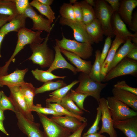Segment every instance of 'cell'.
<instances>
[{
  "instance_id": "obj_1",
  "label": "cell",
  "mask_w": 137,
  "mask_h": 137,
  "mask_svg": "<svg viewBox=\"0 0 137 137\" xmlns=\"http://www.w3.org/2000/svg\"><path fill=\"white\" fill-rule=\"evenodd\" d=\"M42 33V31H34L26 27L17 32V44L15 50L10 59L6 62L5 65L0 67V74L2 75L8 74V68L11 62L12 61L14 62V57L26 45L33 43H42L45 38L41 37Z\"/></svg>"
},
{
  "instance_id": "obj_2",
  "label": "cell",
  "mask_w": 137,
  "mask_h": 137,
  "mask_svg": "<svg viewBox=\"0 0 137 137\" xmlns=\"http://www.w3.org/2000/svg\"><path fill=\"white\" fill-rule=\"evenodd\" d=\"M50 33H48L41 43L29 44L32 53L27 59L32 61L33 63L39 65L42 68H49L54 58V51L47 44Z\"/></svg>"
},
{
  "instance_id": "obj_3",
  "label": "cell",
  "mask_w": 137,
  "mask_h": 137,
  "mask_svg": "<svg viewBox=\"0 0 137 137\" xmlns=\"http://www.w3.org/2000/svg\"><path fill=\"white\" fill-rule=\"evenodd\" d=\"M78 78L79 84L75 91L91 96L98 103L101 98L100 93L108 83L96 81L92 79L89 74L81 72Z\"/></svg>"
},
{
  "instance_id": "obj_4",
  "label": "cell",
  "mask_w": 137,
  "mask_h": 137,
  "mask_svg": "<svg viewBox=\"0 0 137 137\" xmlns=\"http://www.w3.org/2000/svg\"><path fill=\"white\" fill-rule=\"evenodd\" d=\"M55 40L56 44L60 48L72 53L83 59H89L92 55L93 49L92 45L90 44L68 39L63 34L61 40L55 39Z\"/></svg>"
},
{
  "instance_id": "obj_5",
  "label": "cell",
  "mask_w": 137,
  "mask_h": 137,
  "mask_svg": "<svg viewBox=\"0 0 137 137\" xmlns=\"http://www.w3.org/2000/svg\"><path fill=\"white\" fill-rule=\"evenodd\" d=\"M95 2L94 9L96 17L101 25L104 35L112 37L114 35L111 22L114 12L105 0H97Z\"/></svg>"
},
{
  "instance_id": "obj_6",
  "label": "cell",
  "mask_w": 137,
  "mask_h": 137,
  "mask_svg": "<svg viewBox=\"0 0 137 137\" xmlns=\"http://www.w3.org/2000/svg\"><path fill=\"white\" fill-rule=\"evenodd\" d=\"M108 107L113 121L122 120L137 116V112L113 96L106 99Z\"/></svg>"
},
{
  "instance_id": "obj_7",
  "label": "cell",
  "mask_w": 137,
  "mask_h": 137,
  "mask_svg": "<svg viewBox=\"0 0 137 137\" xmlns=\"http://www.w3.org/2000/svg\"><path fill=\"white\" fill-rule=\"evenodd\" d=\"M137 73V61L126 57L107 73L102 82H108L115 78L124 75L135 76Z\"/></svg>"
},
{
  "instance_id": "obj_8",
  "label": "cell",
  "mask_w": 137,
  "mask_h": 137,
  "mask_svg": "<svg viewBox=\"0 0 137 137\" xmlns=\"http://www.w3.org/2000/svg\"><path fill=\"white\" fill-rule=\"evenodd\" d=\"M8 88L10 91L9 98L16 112L20 113L28 120L34 121V116L32 111L25 102L20 87L14 86Z\"/></svg>"
},
{
  "instance_id": "obj_9",
  "label": "cell",
  "mask_w": 137,
  "mask_h": 137,
  "mask_svg": "<svg viewBox=\"0 0 137 137\" xmlns=\"http://www.w3.org/2000/svg\"><path fill=\"white\" fill-rule=\"evenodd\" d=\"M37 114L42 125L45 137H68L71 134L68 129L61 126L45 115Z\"/></svg>"
},
{
  "instance_id": "obj_10",
  "label": "cell",
  "mask_w": 137,
  "mask_h": 137,
  "mask_svg": "<svg viewBox=\"0 0 137 137\" xmlns=\"http://www.w3.org/2000/svg\"><path fill=\"white\" fill-rule=\"evenodd\" d=\"M101 112V119L102 125L98 133H106L109 137H118L116 131L113 126V121L110 111L107 106L106 99L100 98L98 103Z\"/></svg>"
},
{
  "instance_id": "obj_11",
  "label": "cell",
  "mask_w": 137,
  "mask_h": 137,
  "mask_svg": "<svg viewBox=\"0 0 137 137\" xmlns=\"http://www.w3.org/2000/svg\"><path fill=\"white\" fill-rule=\"evenodd\" d=\"M20 130L28 137H45L39 129L40 124L26 118L20 113L15 112Z\"/></svg>"
},
{
  "instance_id": "obj_12",
  "label": "cell",
  "mask_w": 137,
  "mask_h": 137,
  "mask_svg": "<svg viewBox=\"0 0 137 137\" xmlns=\"http://www.w3.org/2000/svg\"><path fill=\"white\" fill-rule=\"evenodd\" d=\"M23 14L26 18H29L32 20L33 25L32 29L50 33L54 24L52 25V23L48 19L38 14L30 4Z\"/></svg>"
},
{
  "instance_id": "obj_13",
  "label": "cell",
  "mask_w": 137,
  "mask_h": 137,
  "mask_svg": "<svg viewBox=\"0 0 137 137\" xmlns=\"http://www.w3.org/2000/svg\"><path fill=\"white\" fill-rule=\"evenodd\" d=\"M59 23L62 25H67L71 28L73 32L74 38L77 41L91 45L94 43L88 35L85 29V25L83 23L61 17Z\"/></svg>"
},
{
  "instance_id": "obj_14",
  "label": "cell",
  "mask_w": 137,
  "mask_h": 137,
  "mask_svg": "<svg viewBox=\"0 0 137 137\" xmlns=\"http://www.w3.org/2000/svg\"><path fill=\"white\" fill-rule=\"evenodd\" d=\"M112 25L114 35L126 41L137 37V33H132L127 29L126 25L117 12L114 13Z\"/></svg>"
},
{
  "instance_id": "obj_15",
  "label": "cell",
  "mask_w": 137,
  "mask_h": 137,
  "mask_svg": "<svg viewBox=\"0 0 137 137\" xmlns=\"http://www.w3.org/2000/svg\"><path fill=\"white\" fill-rule=\"evenodd\" d=\"M28 71L27 68L17 69L9 74L0 76V87L6 85L9 87L20 86L25 82L24 78Z\"/></svg>"
},
{
  "instance_id": "obj_16",
  "label": "cell",
  "mask_w": 137,
  "mask_h": 137,
  "mask_svg": "<svg viewBox=\"0 0 137 137\" xmlns=\"http://www.w3.org/2000/svg\"><path fill=\"white\" fill-rule=\"evenodd\" d=\"M114 128L122 132L127 137H137V116L122 120L113 121Z\"/></svg>"
},
{
  "instance_id": "obj_17",
  "label": "cell",
  "mask_w": 137,
  "mask_h": 137,
  "mask_svg": "<svg viewBox=\"0 0 137 137\" xmlns=\"http://www.w3.org/2000/svg\"><path fill=\"white\" fill-rule=\"evenodd\" d=\"M63 54L76 68L77 72H81L88 74L90 73L92 65L90 61L84 60L77 55L60 48Z\"/></svg>"
},
{
  "instance_id": "obj_18",
  "label": "cell",
  "mask_w": 137,
  "mask_h": 137,
  "mask_svg": "<svg viewBox=\"0 0 137 137\" xmlns=\"http://www.w3.org/2000/svg\"><path fill=\"white\" fill-rule=\"evenodd\" d=\"M120 1L119 7L118 11L121 18L130 29L133 10L137 6V0H123Z\"/></svg>"
},
{
  "instance_id": "obj_19",
  "label": "cell",
  "mask_w": 137,
  "mask_h": 137,
  "mask_svg": "<svg viewBox=\"0 0 137 137\" xmlns=\"http://www.w3.org/2000/svg\"><path fill=\"white\" fill-rule=\"evenodd\" d=\"M113 96L127 105L133 110H137V95L129 92L114 87L112 90Z\"/></svg>"
},
{
  "instance_id": "obj_20",
  "label": "cell",
  "mask_w": 137,
  "mask_h": 137,
  "mask_svg": "<svg viewBox=\"0 0 137 137\" xmlns=\"http://www.w3.org/2000/svg\"><path fill=\"white\" fill-rule=\"evenodd\" d=\"M126 41L119 37L115 36L112 42L111 47L102 65L100 74L101 82L107 73L109 66L112 61L118 49Z\"/></svg>"
},
{
  "instance_id": "obj_21",
  "label": "cell",
  "mask_w": 137,
  "mask_h": 137,
  "mask_svg": "<svg viewBox=\"0 0 137 137\" xmlns=\"http://www.w3.org/2000/svg\"><path fill=\"white\" fill-rule=\"evenodd\" d=\"M55 52L54 60L50 66L47 70L52 72L58 69H67L71 70L74 74L77 72L76 68L68 63L62 55L60 48L56 44L54 46Z\"/></svg>"
},
{
  "instance_id": "obj_22",
  "label": "cell",
  "mask_w": 137,
  "mask_h": 137,
  "mask_svg": "<svg viewBox=\"0 0 137 137\" xmlns=\"http://www.w3.org/2000/svg\"><path fill=\"white\" fill-rule=\"evenodd\" d=\"M49 118L72 133L77 130L83 123L82 122L74 117L67 115H53Z\"/></svg>"
},
{
  "instance_id": "obj_23",
  "label": "cell",
  "mask_w": 137,
  "mask_h": 137,
  "mask_svg": "<svg viewBox=\"0 0 137 137\" xmlns=\"http://www.w3.org/2000/svg\"><path fill=\"white\" fill-rule=\"evenodd\" d=\"M86 31L93 43H98L102 41L104 35L101 25L96 18L90 23L85 25Z\"/></svg>"
},
{
  "instance_id": "obj_24",
  "label": "cell",
  "mask_w": 137,
  "mask_h": 137,
  "mask_svg": "<svg viewBox=\"0 0 137 137\" xmlns=\"http://www.w3.org/2000/svg\"><path fill=\"white\" fill-rule=\"evenodd\" d=\"M26 17L23 14H18L1 27L0 31L6 35L11 31L18 32L25 27Z\"/></svg>"
},
{
  "instance_id": "obj_25",
  "label": "cell",
  "mask_w": 137,
  "mask_h": 137,
  "mask_svg": "<svg viewBox=\"0 0 137 137\" xmlns=\"http://www.w3.org/2000/svg\"><path fill=\"white\" fill-rule=\"evenodd\" d=\"M136 47L137 45L132 42L131 39L127 40L123 45L117 51L109 66L107 73L126 57L131 49Z\"/></svg>"
},
{
  "instance_id": "obj_26",
  "label": "cell",
  "mask_w": 137,
  "mask_h": 137,
  "mask_svg": "<svg viewBox=\"0 0 137 137\" xmlns=\"http://www.w3.org/2000/svg\"><path fill=\"white\" fill-rule=\"evenodd\" d=\"M79 82L78 80H75L66 86L60 88L50 93L49 98L47 99L46 103H55L59 104L62 99L74 85Z\"/></svg>"
},
{
  "instance_id": "obj_27",
  "label": "cell",
  "mask_w": 137,
  "mask_h": 137,
  "mask_svg": "<svg viewBox=\"0 0 137 137\" xmlns=\"http://www.w3.org/2000/svg\"><path fill=\"white\" fill-rule=\"evenodd\" d=\"M19 87L25 102L30 110L34 105L33 101L36 95L35 88L31 83L25 82Z\"/></svg>"
},
{
  "instance_id": "obj_28",
  "label": "cell",
  "mask_w": 137,
  "mask_h": 137,
  "mask_svg": "<svg viewBox=\"0 0 137 137\" xmlns=\"http://www.w3.org/2000/svg\"><path fill=\"white\" fill-rule=\"evenodd\" d=\"M0 14L8 16L11 20L18 14L14 0H0Z\"/></svg>"
},
{
  "instance_id": "obj_29",
  "label": "cell",
  "mask_w": 137,
  "mask_h": 137,
  "mask_svg": "<svg viewBox=\"0 0 137 137\" xmlns=\"http://www.w3.org/2000/svg\"><path fill=\"white\" fill-rule=\"evenodd\" d=\"M30 3V5L36 8L41 14L45 16L52 23L55 19V13L50 6L44 5L37 0H33Z\"/></svg>"
},
{
  "instance_id": "obj_30",
  "label": "cell",
  "mask_w": 137,
  "mask_h": 137,
  "mask_svg": "<svg viewBox=\"0 0 137 137\" xmlns=\"http://www.w3.org/2000/svg\"><path fill=\"white\" fill-rule=\"evenodd\" d=\"M34 77L38 80L44 83L57 79L65 78V76H59L56 75L51 72L44 71L37 68L31 71Z\"/></svg>"
},
{
  "instance_id": "obj_31",
  "label": "cell",
  "mask_w": 137,
  "mask_h": 137,
  "mask_svg": "<svg viewBox=\"0 0 137 137\" xmlns=\"http://www.w3.org/2000/svg\"><path fill=\"white\" fill-rule=\"evenodd\" d=\"M82 13L83 22L85 25L87 24L96 19L94 9L89 5L85 0L80 2Z\"/></svg>"
},
{
  "instance_id": "obj_32",
  "label": "cell",
  "mask_w": 137,
  "mask_h": 137,
  "mask_svg": "<svg viewBox=\"0 0 137 137\" xmlns=\"http://www.w3.org/2000/svg\"><path fill=\"white\" fill-rule=\"evenodd\" d=\"M59 104L74 114L81 116L84 113L83 110L79 108L71 99L70 91L62 99Z\"/></svg>"
},
{
  "instance_id": "obj_33",
  "label": "cell",
  "mask_w": 137,
  "mask_h": 137,
  "mask_svg": "<svg viewBox=\"0 0 137 137\" xmlns=\"http://www.w3.org/2000/svg\"><path fill=\"white\" fill-rule=\"evenodd\" d=\"M101 52L97 49L95 52V59L94 64L90 73L89 76L94 80L98 82H101L100 74L101 67L100 63V58Z\"/></svg>"
},
{
  "instance_id": "obj_34",
  "label": "cell",
  "mask_w": 137,
  "mask_h": 137,
  "mask_svg": "<svg viewBox=\"0 0 137 137\" xmlns=\"http://www.w3.org/2000/svg\"><path fill=\"white\" fill-rule=\"evenodd\" d=\"M66 85L67 84L62 80H58L56 81H48L44 83L42 86L35 88V93L36 94L46 91L56 90Z\"/></svg>"
},
{
  "instance_id": "obj_35",
  "label": "cell",
  "mask_w": 137,
  "mask_h": 137,
  "mask_svg": "<svg viewBox=\"0 0 137 137\" xmlns=\"http://www.w3.org/2000/svg\"><path fill=\"white\" fill-rule=\"evenodd\" d=\"M46 107L50 108L57 112L64 115L74 117L83 122H87V119L81 116L76 115L71 112L60 104L55 103H46Z\"/></svg>"
},
{
  "instance_id": "obj_36",
  "label": "cell",
  "mask_w": 137,
  "mask_h": 137,
  "mask_svg": "<svg viewBox=\"0 0 137 137\" xmlns=\"http://www.w3.org/2000/svg\"><path fill=\"white\" fill-rule=\"evenodd\" d=\"M61 17L73 21H76L73 5L70 3H64L59 11Z\"/></svg>"
},
{
  "instance_id": "obj_37",
  "label": "cell",
  "mask_w": 137,
  "mask_h": 137,
  "mask_svg": "<svg viewBox=\"0 0 137 137\" xmlns=\"http://www.w3.org/2000/svg\"><path fill=\"white\" fill-rule=\"evenodd\" d=\"M70 90V95L72 100L76 104L77 106L81 110L89 112L90 111L85 109L83 106L84 100L88 96L82 93H77L72 89Z\"/></svg>"
},
{
  "instance_id": "obj_38",
  "label": "cell",
  "mask_w": 137,
  "mask_h": 137,
  "mask_svg": "<svg viewBox=\"0 0 137 137\" xmlns=\"http://www.w3.org/2000/svg\"><path fill=\"white\" fill-rule=\"evenodd\" d=\"M31 111L43 114H52L53 116H63V114L58 113L53 110L47 108L43 107L41 104H37L33 105L30 109Z\"/></svg>"
},
{
  "instance_id": "obj_39",
  "label": "cell",
  "mask_w": 137,
  "mask_h": 137,
  "mask_svg": "<svg viewBox=\"0 0 137 137\" xmlns=\"http://www.w3.org/2000/svg\"><path fill=\"white\" fill-rule=\"evenodd\" d=\"M1 96L0 100V109L3 111L6 110H10L15 113L16 111L9 97L6 95L3 91H1Z\"/></svg>"
},
{
  "instance_id": "obj_40",
  "label": "cell",
  "mask_w": 137,
  "mask_h": 137,
  "mask_svg": "<svg viewBox=\"0 0 137 137\" xmlns=\"http://www.w3.org/2000/svg\"><path fill=\"white\" fill-rule=\"evenodd\" d=\"M97 113L96 119L92 126L83 135V136L88 135L96 133L98 130L99 127L98 125L101 119V112L99 106L97 108Z\"/></svg>"
},
{
  "instance_id": "obj_41",
  "label": "cell",
  "mask_w": 137,
  "mask_h": 137,
  "mask_svg": "<svg viewBox=\"0 0 137 137\" xmlns=\"http://www.w3.org/2000/svg\"><path fill=\"white\" fill-rule=\"evenodd\" d=\"M112 38L110 36H108L105 40L100 58V63L101 68L111 47L112 43Z\"/></svg>"
},
{
  "instance_id": "obj_42",
  "label": "cell",
  "mask_w": 137,
  "mask_h": 137,
  "mask_svg": "<svg viewBox=\"0 0 137 137\" xmlns=\"http://www.w3.org/2000/svg\"><path fill=\"white\" fill-rule=\"evenodd\" d=\"M18 14H23L30 4L28 0H14Z\"/></svg>"
},
{
  "instance_id": "obj_43",
  "label": "cell",
  "mask_w": 137,
  "mask_h": 137,
  "mask_svg": "<svg viewBox=\"0 0 137 137\" xmlns=\"http://www.w3.org/2000/svg\"><path fill=\"white\" fill-rule=\"evenodd\" d=\"M73 7L76 21L83 23L82 11L80 2L77 1L73 4Z\"/></svg>"
},
{
  "instance_id": "obj_44",
  "label": "cell",
  "mask_w": 137,
  "mask_h": 137,
  "mask_svg": "<svg viewBox=\"0 0 137 137\" xmlns=\"http://www.w3.org/2000/svg\"><path fill=\"white\" fill-rule=\"evenodd\" d=\"M114 87L129 92L137 95V88L128 85L125 81L117 82L114 85Z\"/></svg>"
},
{
  "instance_id": "obj_45",
  "label": "cell",
  "mask_w": 137,
  "mask_h": 137,
  "mask_svg": "<svg viewBox=\"0 0 137 137\" xmlns=\"http://www.w3.org/2000/svg\"><path fill=\"white\" fill-rule=\"evenodd\" d=\"M105 1L110 5L113 12H117L120 4V1L119 0H106Z\"/></svg>"
},
{
  "instance_id": "obj_46",
  "label": "cell",
  "mask_w": 137,
  "mask_h": 137,
  "mask_svg": "<svg viewBox=\"0 0 137 137\" xmlns=\"http://www.w3.org/2000/svg\"><path fill=\"white\" fill-rule=\"evenodd\" d=\"M87 125V122H83L81 126L68 137H81L82 132Z\"/></svg>"
},
{
  "instance_id": "obj_47",
  "label": "cell",
  "mask_w": 137,
  "mask_h": 137,
  "mask_svg": "<svg viewBox=\"0 0 137 137\" xmlns=\"http://www.w3.org/2000/svg\"><path fill=\"white\" fill-rule=\"evenodd\" d=\"M126 57L133 60H137V47L131 49L127 55Z\"/></svg>"
},
{
  "instance_id": "obj_48",
  "label": "cell",
  "mask_w": 137,
  "mask_h": 137,
  "mask_svg": "<svg viewBox=\"0 0 137 137\" xmlns=\"http://www.w3.org/2000/svg\"><path fill=\"white\" fill-rule=\"evenodd\" d=\"M132 31L137 33V13H135L132 17L131 27L130 29Z\"/></svg>"
},
{
  "instance_id": "obj_49",
  "label": "cell",
  "mask_w": 137,
  "mask_h": 137,
  "mask_svg": "<svg viewBox=\"0 0 137 137\" xmlns=\"http://www.w3.org/2000/svg\"><path fill=\"white\" fill-rule=\"evenodd\" d=\"M11 20L9 16L0 14V27H2L6 24L7 21L9 22Z\"/></svg>"
},
{
  "instance_id": "obj_50",
  "label": "cell",
  "mask_w": 137,
  "mask_h": 137,
  "mask_svg": "<svg viewBox=\"0 0 137 137\" xmlns=\"http://www.w3.org/2000/svg\"><path fill=\"white\" fill-rule=\"evenodd\" d=\"M41 3L47 6H50L52 3L53 0H37Z\"/></svg>"
},
{
  "instance_id": "obj_51",
  "label": "cell",
  "mask_w": 137,
  "mask_h": 137,
  "mask_svg": "<svg viewBox=\"0 0 137 137\" xmlns=\"http://www.w3.org/2000/svg\"><path fill=\"white\" fill-rule=\"evenodd\" d=\"M82 137H106L104 135L96 133L94 134H89Z\"/></svg>"
},
{
  "instance_id": "obj_52",
  "label": "cell",
  "mask_w": 137,
  "mask_h": 137,
  "mask_svg": "<svg viewBox=\"0 0 137 137\" xmlns=\"http://www.w3.org/2000/svg\"><path fill=\"white\" fill-rule=\"evenodd\" d=\"M0 131H1L7 136H9V134L5 130L4 126L3 121L0 120Z\"/></svg>"
},
{
  "instance_id": "obj_53",
  "label": "cell",
  "mask_w": 137,
  "mask_h": 137,
  "mask_svg": "<svg viewBox=\"0 0 137 137\" xmlns=\"http://www.w3.org/2000/svg\"><path fill=\"white\" fill-rule=\"evenodd\" d=\"M6 35L0 31V58L1 57V43L4 36Z\"/></svg>"
},
{
  "instance_id": "obj_54",
  "label": "cell",
  "mask_w": 137,
  "mask_h": 137,
  "mask_svg": "<svg viewBox=\"0 0 137 137\" xmlns=\"http://www.w3.org/2000/svg\"><path fill=\"white\" fill-rule=\"evenodd\" d=\"M86 2L89 5L92 7H95V1L93 0H85Z\"/></svg>"
},
{
  "instance_id": "obj_55",
  "label": "cell",
  "mask_w": 137,
  "mask_h": 137,
  "mask_svg": "<svg viewBox=\"0 0 137 137\" xmlns=\"http://www.w3.org/2000/svg\"><path fill=\"white\" fill-rule=\"evenodd\" d=\"M3 112V111L0 109V120L2 121L5 119Z\"/></svg>"
},
{
  "instance_id": "obj_56",
  "label": "cell",
  "mask_w": 137,
  "mask_h": 137,
  "mask_svg": "<svg viewBox=\"0 0 137 137\" xmlns=\"http://www.w3.org/2000/svg\"><path fill=\"white\" fill-rule=\"evenodd\" d=\"M77 1L76 0H70V3L72 4H74Z\"/></svg>"
},
{
  "instance_id": "obj_57",
  "label": "cell",
  "mask_w": 137,
  "mask_h": 137,
  "mask_svg": "<svg viewBox=\"0 0 137 137\" xmlns=\"http://www.w3.org/2000/svg\"><path fill=\"white\" fill-rule=\"evenodd\" d=\"M1 91H0V100L1 99Z\"/></svg>"
},
{
  "instance_id": "obj_58",
  "label": "cell",
  "mask_w": 137,
  "mask_h": 137,
  "mask_svg": "<svg viewBox=\"0 0 137 137\" xmlns=\"http://www.w3.org/2000/svg\"><path fill=\"white\" fill-rule=\"evenodd\" d=\"M0 137H1L0 136Z\"/></svg>"
}]
</instances>
